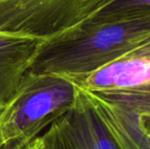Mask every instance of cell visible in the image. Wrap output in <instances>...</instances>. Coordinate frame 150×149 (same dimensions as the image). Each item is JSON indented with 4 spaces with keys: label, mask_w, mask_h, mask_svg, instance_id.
Listing matches in <instances>:
<instances>
[{
    "label": "cell",
    "mask_w": 150,
    "mask_h": 149,
    "mask_svg": "<svg viewBox=\"0 0 150 149\" xmlns=\"http://www.w3.org/2000/svg\"><path fill=\"white\" fill-rule=\"evenodd\" d=\"M150 40V11L107 22L86 20L45 40L28 72L75 79L129 54Z\"/></svg>",
    "instance_id": "6da1fadb"
},
{
    "label": "cell",
    "mask_w": 150,
    "mask_h": 149,
    "mask_svg": "<svg viewBox=\"0 0 150 149\" xmlns=\"http://www.w3.org/2000/svg\"><path fill=\"white\" fill-rule=\"evenodd\" d=\"M76 86L51 74L27 72L0 117V149H20L73 106Z\"/></svg>",
    "instance_id": "7a4b0ae2"
},
{
    "label": "cell",
    "mask_w": 150,
    "mask_h": 149,
    "mask_svg": "<svg viewBox=\"0 0 150 149\" xmlns=\"http://www.w3.org/2000/svg\"><path fill=\"white\" fill-rule=\"evenodd\" d=\"M113 0H0V33L48 40L75 28Z\"/></svg>",
    "instance_id": "3957f363"
},
{
    "label": "cell",
    "mask_w": 150,
    "mask_h": 149,
    "mask_svg": "<svg viewBox=\"0 0 150 149\" xmlns=\"http://www.w3.org/2000/svg\"><path fill=\"white\" fill-rule=\"evenodd\" d=\"M38 140L42 149H120L77 88L73 106Z\"/></svg>",
    "instance_id": "277c9868"
},
{
    "label": "cell",
    "mask_w": 150,
    "mask_h": 149,
    "mask_svg": "<svg viewBox=\"0 0 150 149\" xmlns=\"http://www.w3.org/2000/svg\"><path fill=\"white\" fill-rule=\"evenodd\" d=\"M44 41L36 37L0 33V105H6L12 99Z\"/></svg>",
    "instance_id": "5b68a950"
},
{
    "label": "cell",
    "mask_w": 150,
    "mask_h": 149,
    "mask_svg": "<svg viewBox=\"0 0 150 149\" xmlns=\"http://www.w3.org/2000/svg\"><path fill=\"white\" fill-rule=\"evenodd\" d=\"M150 11V0H113L87 20L107 22Z\"/></svg>",
    "instance_id": "8992f818"
},
{
    "label": "cell",
    "mask_w": 150,
    "mask_h": 149,
    "mask_svg": "<svg viewBox=\"0 0 150 149\" xmlns=\"http://www.w3.org/2000/svg\"><path fill=\"white\" fill-rule=\"evenodd\" d=\"M127 55H130V56H150V40L149 41H147L146 43L138 46L136 49H134L133 51H131L130 53L127 54Z\"/></svg>",
    "instance_id": "52a82bcc"
},
{
    "label": "cell",
    "mask_w": 150,
    "mask_h": 149,
    "mask_svg": "<svg viewBox=\"0 0 150 149\" xmlns=\"http://www.w3.org/2000/svg\"><path fill=\"white\" fill-rule=\"evenodd\" d=\"M20 149H42L41 146H40V143H39V140H38V137L35 138L30 143H28L27 145L23 146L22 148Z\"/></svg>",
    "instance_id": "ba28073f"
},
{
    "label": "cell",
    "mask_w": 150,
    "mask_h": 149,
    "mask_svg": "<svg viewBox=\"0 0 150 149\" xmlns=\"http://www.w3.org/2000/svg\"><path fill=\"white\" fill-rule=\"evenodd\" d=\"M4 108H5V105H0V117H1L2 112H3Z\"/></svg>",
    "instance_id": "9c48e42d"
}]
</instances>
